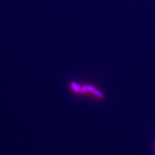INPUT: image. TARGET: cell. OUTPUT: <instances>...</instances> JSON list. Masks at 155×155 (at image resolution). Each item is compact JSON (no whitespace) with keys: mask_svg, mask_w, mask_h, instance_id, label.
I'll use <instances>...</instances> for the list:
<instances>
[]
</instances>
